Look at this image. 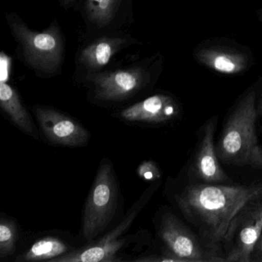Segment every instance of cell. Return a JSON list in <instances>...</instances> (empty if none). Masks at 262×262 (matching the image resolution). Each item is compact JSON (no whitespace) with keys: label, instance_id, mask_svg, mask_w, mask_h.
<instances>
[{"label":"cell","instance_id":"6da1fadb","mask_svg":"<svg viewBox=\"0 0 262 262\" xmlns=\"http://www.w3.org/2000/svg\"><path fill=\"white\" fill-rule=\"evenodd\" d=\"M262 197V184H197L174 194L178 208L212 248L223 240L234 216L251 201Z\"/></svg>","mask_w":262,"mask_h":262},{"label":"cell","instance_id":"7a4b0ae2","mask_svg":"<svg viewBox=\"0 0 262 262\" xmlns=\"http://www.w3.org/2000/svg\"><path fill=\"white\" fill-rule=\"evenodd\" d=\"M255 93H248L225 124L215 150L228 165L262 169V147L256 134Z\"/></svg>","mask_w":262,"mask_h":262},{"label":"cell","instance_id":"3957f363","mask_svg":"<svg viewBox=\"0 0 262 262\" xmlns=\"http://www.w3.org/2000/svg\"><path fill=\"white\" fill-rule=\"evenodd\" d=\"M121 192L112 161L102 159L85 201L82 217L81 238L89 243L102 236L116 217Z\"/></svg>","mask_w":262,"mask_h":262},{"label":"cell","instance_id":"277c9868","mask_svg":"<svg viewBox=\"0 0 262 262\" xmlns=\"http://www.w3.org/2000/svg\"><path fill=\"white\" fill-rule=\"evenodd\" d=\"M159 186V182L151 185L139 196L122 220L110 231L63 257L55 259L53 262H120L124 261L120 252L126 248L135 239V235H125L139 213L146 206Z\"/></svg>","mask_w":262,"mask_h":262},{"label":"cell","instance_id":"5b68a950","mask_svg":"<svg viewBox=\"0 0 262 262\" xmlns=\"http://www.w3.org/2000/svg\"><path fill=\"white\" fill-rule=\"evenodd\" d=\"M10 20L12 33L27 65L44 75L56 73L62 62L64 47L57 27L52 26L44 31L36 32L22 22Z\"/></svg>","mask_w":262,"mask_h":262},{"label":"cell","instance_id":"8992f818","mask_svg":"<svg viewBox=\"0 0 262 262\" xmlns=\"http://www.w3.org/2000/svg\"><path fill=\"white\" fill-rule=\"evenodd\" d=\"M156 232L162 251L179 262L225 261L211 248H204L195 234L172 212L161 213L156 222Z\"/></svg>","mask_w":262,"mask_h":262},{"label":"cell","instance_id":"52a82bcc","mask_svg":"<svg viewBox=\"0 0 262 262\" xmlns=\"http://www.w3.org/2000/svg\"><path fill=\"white\" fill-rule=\"evenodd\" d=\"M262 233V197L247 203L234 216L222 242L226 262H251V253Z\"/></svg>","mask_w":262,"mask_h":262},{"label":"cell","instance_id":"ba28073f","mask_svg":"<svg viewBox=\"0 0 262 262\" xmlns=\"http://www.w3.org/2000/svg\"><path fill=\"white\" fill-rule=\"evenodd\" d=\"M90 98L101 104L117 103L136 96L149 82V75L140 67L91 73Z\"/></svg>","mask_w":262,"mask_h":262},{"label":"cell","instance_id":"9c48e42d","mask_svg":"<svg viewBox=\"0 0 262 262\" xmlns=\"http://www.w3.org/2000/svg\"><path fill=\"white\" fill-rule=\"evenodd\" d=\"M44 139L56 146L78 148L90 142L89 130L69 115L47 105H36L32 108Z\"/></svg>","mask_w":262,"mask_h":262},{"label":"cell","instance_id":"30bf717a","mask_svg":"<svg viewBox=\"0 0 262 262\" xmlns=\"http://www.w3.org/2000/svg\"><path fill=\"white\" fill-rule=\"evenodd\" d=\"M63 231L40 233L30 246L16 254V262L51 261L75 251L85 243Z\"/></svg>","mask_w":262,"mask_h":262},{"label":"cell","instance_id":"8fae6325","mask_svg":"<svg viewBox=\"0 0 262 262\" xmlns=\"http://www.w3.org/2000/svg\"><path fill=\"white\" fill-rule=\"evenodd\" d=\"M179 113V105L173 98L159 94L120 110L116 116L128 124L156 125L172 120Z\"/></svg>","mask_w":262,"mask_h":262},{"label":"cell","instance_id":"7c38bea8","mask_svg":"<svg viewBox=\"0 0 262 262\" xmlns=\"http://www.w3.org/2000/svg\"><path fill=\"white\" fill-rule=\"evenodd\" d=\"M214 121H210L204 127L203 135L194 162V170L198 177L208 183H217L228 179L219 164L214 148Z\"/></svg>","mask_w":262,"mask_h":262},{"label":"cell","instance_id":"4fadbf2b","mask_svg":"<svg viewBox=\"0 0 262 262\" xmlns=\"http://www.w3.org/2000/svg\"><path fill=\"white\" fill-rule=\"evenodd\" d=\"M0 106L13 125L24 134L39 140V129L17 92L7 82H0Z\"/></svg>","mask_w":262,"mask_h":262},{"label":"cell","instance_id":"5bb4252c","mask_svg":"<svg viewBox=\"0 0 262 262\" xmlns=\"http://www.w3.org/2000/svg\"><path fill=\"white\" fill-rule=\"evenodd\" d=\"M126 43V39L122 37L101 38L82 50L79 62L91 71L99 70Z\"/></svg>","mask_w":262,"mask_h":262},{"label":"cell","instance_id":"9a60e30c","mask_svg":"<svg viewBox=\"0 0 262 262\" xmlns=\"http://www.w3.org/2000/svg\"><path fill=\"white\" fill-rule=\"evenodd\" d=\"M197 59L208 68L222 74H237L247 66V59L242 53L222 49H205L196 55Z\"/></svg>","mask_w":262,"mask_h":262},{"label":"cell","instance_id":"2e32d148","mask_svg":"<svg viewBox=\"0 0 262 262\" xmlns=\"http://www.w3.org/2000/svg\"><path fill=\"white\" fill-rule=\"evenodd\" d=\"M19 238V225L16 219L5 214L0 219V258L7 260L16 255Z\"/></svg>","mask_w":262,"mask_h":262},{"label":"cell","instance_id":"e0dca14e","mask_svg":"<svg viewBox=\"0 0 262 262\" xmlns=\"http://www.w3.org/2000/svg\"><path fill=\"white\" fill-rule=\"evenodd\" d=\"M87 14L92 22L105 27L113 20L121 0H85Z\"/></svg>","mask_w":262,"mask_h":262},{"label":"cell","instance_id":"ac0fdd59","mask_svg":"<svg viewBox=\"0 0 262 262\" xmlns=\"http://www.w3.org/2000/svg\"><path fill=\"white\" fill-rule=\"evenodd\" d=\"M137 174L139 178L146 182H157L162 177L159 165L152 161L142 162L138 167Z\"/></svg>","mask_w":262,"mask_h":262},{"label":"cell","instance_id":"d6986e66","mask_svg":"<svg viewBox=\"0 0 262 262\" xmlns=\"http://www.w3.org/2000/svg\"><path fill=\"white\" fill-rule=\"evenodd\" d=\"M11 70V59L5 53H1L0 56V81L7 82L10 78Z\"/></svg>","mask_w":262,"mask_h":262},{"label":"cell","instance_id":"ffe728a7","mask_svg":"<svg viewBox=\"0 0 262 262\" xmlns=\"http://www.w3.org/2000/svg\"><path fill=\"white\" fill-rule=\"evenodd\" d=\"M251 261H262V233L253 248Z\"/></svg>","mask_w":262,"mask_h":262},{"label":"cell","instance_id":"44dd1931","mask_svg":"<svg viewBox=\"0 0 262 262\" xmlns=\"http://www.w3.org/2000/svg\"><path fill=\"white\" fill-rule=\"evenodd\" d=\"M75 1H76V0H64V3H65L66 5L69 6L73 4V2H75Z\"/></svg>","mask_w":262,"mask_h":262},{"label":"cell","instance_id":"7402d4cb","mask_svg":"<svg viewBox=\"0 0 262 262\" xmlns=\"http://www.w3.org/2000/svg\"><path fill=\"white\" fill-rule=\"evenodd\" d=\"M261 110H262V102H261Z\"/></svg>","mask_w":262,"mask_h":262}]
</instances>
